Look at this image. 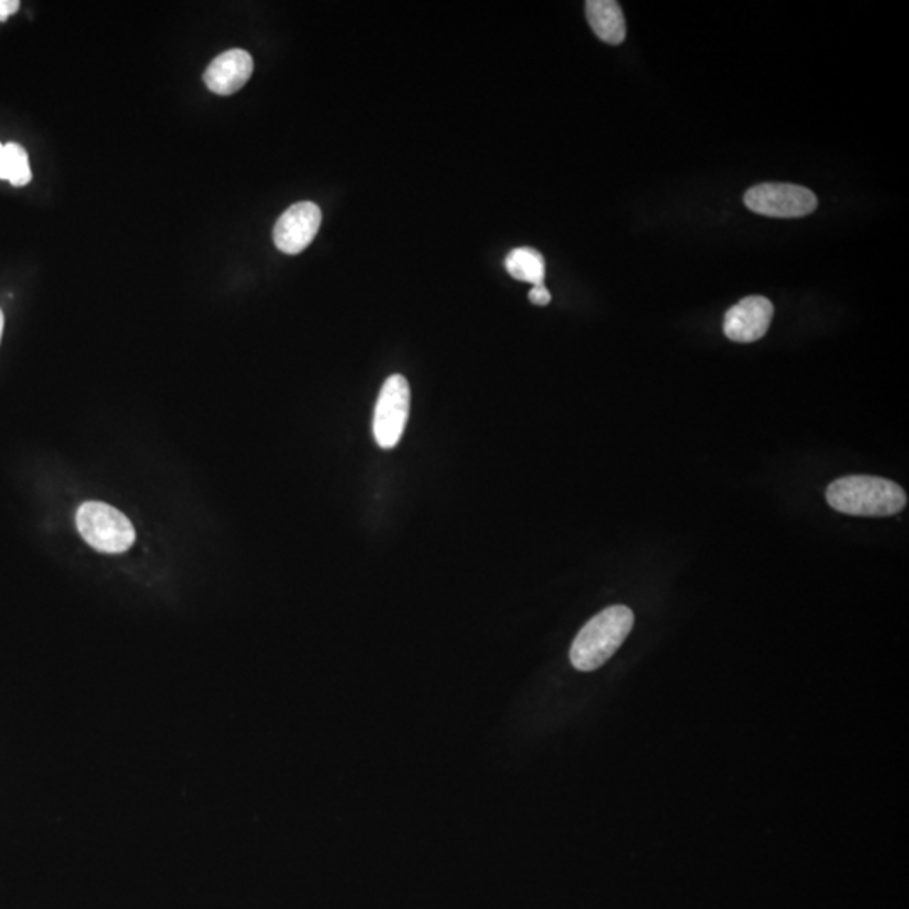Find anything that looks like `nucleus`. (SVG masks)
Here are the masks:
<instances>
[{
    "label": "nucleus",
    "mask_w": 909,
    "mask_h": 909,
    "mask_svg": "<svg viewBox=\"0 0 909 909\" xmlns=\"http://www.w3.org/2000/svg\"><path fill=\"white\" fill-rule=\"evenodd\" d=\"M827 502L847 516L888 517L903 511L908 497L893 480L852 475L829 485Z\"/></svg>",
    "instance_id": "1"
},
{
    "label": "nucleus",
    "mask_w": 909,
    "mask_h": 909,
    "mask_svg": "<svg viewBox=\"0 0 909 909\" xmlns=\"http://www.w3.org/2000/svg\"><path fill=\"white\" fill-rule=\"evenodd\" d=\"M633 612L623 605L610 606L591 618L576 635L569 659L575 669L591 672L600 669L622 647L632 632Z\"/></svg>",
    "instance_id": "2"
},
{
    "label": "nucleus",
    "mask_w": 909,
    "mask_h": 909,
    "mask_svg": "<svg viewBox=\"0 0 909 909\" xmlns=\"http://www.w3.org/2000/svg\"><path fill=\"white\" fill-rule=\"evenodd\" d=\"M76 526L86 543L100 553H125L137 537L128 517L103 502L81 505L76 512Z\"/></svg>",
    "instance_id": "3"
},
{
    "label": "nucleus",
    "mask_w": 909,
    "mask_h": 909,
    "mask_svg": "<svg viewBox=\"0 0 909 909\" xmlns=\"http://www.w3.org/2000/svg\"><path fill=\"white\" fill-rule=\"evenodd\" d=\"M746 208L768 218H802L817 209V196L807 187L766 182L745 194Z\"/></svg>",
    "instance_id": "4"
},
{
    "label": "nucleus",
    "mask_w": 909,
    "mask_h": 909,
    "mask_svg": "<svg viewBox=\"0 0 909 909\" xmlns=\"http://www.w3.org/2000/svg\"><path fill=\"white\" fill-rule=\"evenodd\" d=\"M410 384L401 374L386 379L374 410L373 431L379 447L384 450L398 445L410 418Z\"/></svg>",
    "instance_id": "5"
},
{
    "label": "nucleus",
    "mask_w": 909,
    "mask_h": 909,
    "mask_svg": "<svg viewBox=\"0 0 909 909\" xmlns=\"http://www.w3.org/2000/svg\"><path fill=\"white\" fill-rule=\"evenodd\" d=\"M322 223V213L314 202L293 204L280 216L275 229L273 241L278 250L287 255H298L309 248L315 240Z\"/></svg>",
    "instance_id": "6"
},
{
    "label": "nucleus",
    "mask_w": 909,
    "mask_h": 909,
    "mask_svg": "<svg viewBox=\"0 0 909 909\" xmlns=\"http://www.w3.org/2000/svg\"><path fill=\"white\" fill-rule=\"evenodd\" d=\"M775 309L765 297H746L726 312L724 334L729 341L751 344L760 341L770 329Z\"/></svg>",
    "instance_id": "7"
},
{
    "label": "nucleus",
    "mask_w": 909,
    "mask_h": 909,
    "mask_svg": "<svg viewBox=\"0 0 909 909\" xmlns=\"http://www.w3.org/2000/svg\"><path fill=\"white\" fill-rule=\"evenodd\" d=\"M253 70L255 64L248 51L229 49L209 64L204 73V83L216 95H234L250 81Z\"/></svg>",
    "instance_id": "8"
},
{
    "label": "nucleus",
    "mask_w": 909,
    "mask_h": 909,
    "mask_svg": "<svg viewBox=\"0 0 909 909\" xmlns=\"http://www.w3.org/2000/svg\"><path fill=\"white\" fill-rule=\"evenodd\" d=\"M586 17L596 36L606 44L618 46L625 41L627 24L622 7L615 0H590L586 2Z\"/></svg>",
    "instance_id": "9"
},
{
    "label": "nucleus",
    "mask_w": 909,
    "mask_h": 909,
    "mask_svg": "<svg viewBox=\"0 0 909 909\" xmlns=\"http://www.w3.org/2000/svg\"><path fill=\"white\" fill-rule=\"evenodd\" d=\"M505 268L512 278L519 282L543 285L546 278V261L544 256L532 248H516L505 258Z\"/></svg>",
    "instance_id": "10"
},
{
    "label": "nucleus",
    "mask_w": 909,
    "mask_h": 909,
    "mask_svg": "<svg viewBox=\"0 0 909 909\" xmlns=\"http://www.w3.org/2000/svg\"><path fill=\"white\" fill-rule=\"evenodd\" d=\"M4 147L7 155V181L11 182L12 186H27L31 182L32 172L26 150L12 142Z\"/></svg>",
    "instance_id": "11"
},
{
    "label": "nucleus",
    "mask_w": 909,
    "mask_h": 909,
    "mask_svg": "<svg viewBox=\"0 0 909 909\" xmlns=\"http://www.w3.org/2000/svg\"><path fill=\"white\" fill-rule=\"evenodd\" d=\"M529 300H531L534 305L544 307V305H548V303L551 302V293H549V290L544 283L543 285H536V287H532L531 292H529Z\"/></svg>",
    "instance_id": "12"
},
{
    "label": "nucleus",
    "mask_w": 909,
    "mask_h": 909,
    "mask_svg": "<svg viewBox=\"0 0 909 909\" xmlns=\"http://www.w3.org/2000/svg\"><path fill=\"white\" fill-rule=\"evenodd\" d=\"M21 4L17 0H0V21H7V17L16 14Z\"/></svg>",
    "instance_id": "13"
},
{
    "label": "nucleus",
    "mask_w": 909,
    "mask_h": 909,
    "mask_svg": "<svg viewBox=\"0 0 909 909\" xmlns=\"http://www.w3.org/2000/svg\"><path fill=\"white\" fill-rule=\"evenodd\" d=\"M0 179L7 181V155L6 147L0 144Z\"/></svg>",
    "instance_id": "14"
},
{
    "label": "nucleus",
    "mask_w": 909,
    "mask_h": 909,
    "mask_svg": "<svg viewBox=\"0 0 909 909\" xmlns=\"http://www.w3.org/2000/svg\"><path fill=\"white\" fill-rule=\"evenodd\" d=\"M4 324H6V319H4V312L0 309V341H2V334H4Z\"/></svg>",
    "instance_id": "15"
}]
</instances>
